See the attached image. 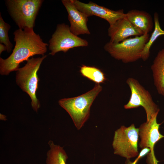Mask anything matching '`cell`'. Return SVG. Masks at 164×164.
I'll return each instance as SVG.
<instances>
[{
	"mask_svg": "<svg viewBox=\"0 0 164 164\" xmlns=\"http://www.w3.org/2000/svg\"><path fill=\"white\" fill-rule=\"evenodd\" d=\"M77 9L87 17L93 15L99 17L107 21L110 26L117 20L126 17L123 9L114 11L99 5L92 2L84 3L77 0H73Z\"/></svg>",
	"mask_w": 164,
	"mask_h": 164,
	"instance_id": "10",
	"label": "cell"
},
{
	"mask_svg": "<svg viewBox=\"0 0 164 164\" xmlns=\"http://www.w3.org/2000/svg\"><path fill=\"white\" fill-rule=\"evenodd\" d=\"M48 144L50 149L46 153V164H66L68 157L63 148L52 140Z\"/></svg>",
	"mask_w": 164,
	"mask_h": 164,
	"instance_id": "15",
	"label": "cell"
},
{
	"mask_svg": "<svg viewBox=\"0 0 164 164\" xmlns=\"http://www.w3.org/2000/svg\"><path fill=\"white\" fill-rule=\"evenodd\" d=\"M150 151V149L149 148H145L142 149L138 156V157L136 159L135 161L134 162H131V163L129 162V163H128L127 164H136V162H138L139 159L149 153Z\"/></svg>",
	"mask_w": 164,
	"mask_h": 164,
	"instance_id": "19",
	"label": "cell"
},
{
	"mask_svg": "<svg viewBox=\"0 0 164 164\" xmlns=\"http://www.w3.org/2000/svg\"><path fill=\"white\" fill-rule=\"evenodd\" d=\"M154 22L153 32L145 45L141 54V59L144 61L147 60L149 57L150 48L154 42L160 36L164 35V30L161 27L159 15L156 12L154 14Z\"/></svg>",
	"mask_w": 164,
	"mask_h": 164,
	"instance_id": "16",
	"label": "cell"
},
{
	"mask_svg": "<svg viewBox=\"0 0 164 164\" xmlns=\"http://www.w3.org/2000/svg\"><path fill=\"white\" fill-rule=\"evenodd\" d=\"M150 37L149 34L128 38L117 43L110 41L104 48L112 57L125 63L135 62L141 59L142 53Z\"/></svg>",
	"mask_w": 164,
	"mask_h": 164,
	"instance_id": "4",
	"label": "cell"
},
{
	"mask_svg": "<svg viewBox=\"0 0 164 164\" xmlns=\"http://www.w3.org/2000/svg\"><path fill=\"white\" fill-rule=\"evenodd\" d=\"M108 34L110 39L109 41L115 43L121 42L130 36L143 35L126 17L118 20L113 24L109 26Z\"/></svg>",
	"mask_w": 164,
	"mask_h": 164,
	"instance_id": "12",
	"label": "cell"
},
{
	"mask_svg": "<svg viewBox=\"0 0 164 164\" xmlns=\"http://www.w3.org/2000/svg\"><path fill=\"white\" fill-rule=\"evenodd\" d=\"M10 26L6 23L3 19L0 14V43H3L7 48V50L9 53L12 50L13 45L10 42L8 32Z\"/></svg>",
	"mask_w": 164,
	"mask_h": 164,
	"instance_id": "18",
	"label": "cell"
},
{
	"mask_svg": "<svg viewBox=\"0 0 164 164\" xmlns=\"http://www.w3.org/2000/svg\"><path fill=\"white\" fill-rule=\"evenodd\" d=\"M41 0H8L7 6L11 17L19 29H33Z\"/></svg>",
	"mask_w": 164,
	"mask_h": 164,
	"instance_id": "5",
	"label": "cell"
},
{
	"mask_svg": "<svg viewBox=\"0 0 164 164\" xmlns=\"http://www.w3.org/2000/svg\"><path fill=\"white\" fill-rule=\"evenodd\" d=\"M47 55L41 57H32L27 61L25 65L16 71V82L22 90L30 97L31 105L33 110L37 112L40 104L36 96L39 79L37 72L43 60Z\"/></svg>",
	"mask_w": 164,
	"mask_h": 164,
	"instance_id": "3",
	"label": "cell"
},
{
	"mask_svg": "<svg viewBox=\"0 0 164 164\" xmlns=\"http://www.w3.org/2000/svg\"><path fill=\"white\" fill-rule=\"evenodd\" d=\"M126 82L130 89L131 95L128 102L124 105V108L130 109L142 107L146 114V121H150L154 116L158 115L159 109L149 91L134 78H128Z\"/></svg>",
	"mask_w": 164,
	"mask_h": 164,
	"instance_id": "7",
	"label": "cell"
},
{
	"mask_svg": "<svg viewBox=\"0 0 164 164\" xmlns=\"http://www.w3.org/2000/svg\"><path fill=\"white\" fill-rule=\"evenodd\" d=\"M5 50H7L6 46L0 43V54H1L3 51Z\"/></svg>",
	"mask_w": 164,
	"mask_h": 164,
	"instance_id": "20",
	"label": "cell"
},
{
	"mask_svg": "<svg viewBox=\"0 0 164 164\" xmlns=\"http://www.w3.org/2000/svg\"><path fill=\"white\" fill-rule=\"evenodd\" d=\"M151 69L157 91L164 97V48L158 53Z\"/></svg>",
	"mask_w": 164,
	"mask_h": 164,
	"instance_id": "14",
	"label": "cell"
},
{
	"mask_svg": "<svg viewBox=\"0 0 164 164\" xmlns=\"http://www.w3.org/2000/svg\"><path fill=\"white\" fill-rule=\"evenodd\" d=\"M157 115L154 116L150 121L142 124L138 128L141 139L139 144L140 148L150 149V152L148 153L147 156L149 164H158V161L154 154V146L158 141L164 137L159 131L160 124L157 123Z\"/></svg>",
	"mask_w": 164,
	"mask_h": 164,
	"instance_id": "9",
	"label": "cell"
},
{
	"mask_svg": "<svg viewBox=\"0 0 164 164\" xmlns=\"http://www.w3.org/2000/svg\"><path fill=\"white\" fill-rule=\"evenodd\" d=\"M0 119L2 120L5 121L6 120V117L4 115L0 114Z\"/></svg>",
	"mask_w": 164,
	"mask_h": 164,
	"instance_id": "21",
	"label": "cell"
},
{
	"mask_svg": "<svg viewBox=\"0 0 164 164\" xmlns=\"http://www.w3.org/2000/svg\"><path fill=\"white\" fill-rule=\"evenodd\" d=\"M61 2L68 12L70 28L72 33L77 36L80 34H90L87 25L88 17L77 9L73 0H62Z\"/></svg>",
	"mask_w": 164,
	"mask_h": 164,
	"instance_id": "11",
	"label": "cell"
},
{
	"mask_svg": "<svg viewBox=\"0 0 164 164\" xmlns=\"http://www.w3.org/2000/svg\"><path fill=\"white\" fill-rule=\"evenodd\" d=\"M126 14V18L129 22L143 34H149L152 31L154 22L151 15L147 12L133 9Z\"/></svg>",
	"mask_w": 164,
	"mask_h": 164,
	"instance_id": "13",
	"label": "cell"
},
{
	"mask_svg": "<svg viewBox=\"0 0 164 164\" xmlns=\"http://www.w3.org/2000/svg\"><path fill=\"white\" fill-rule=\"evenodd\" d=\"M139 129L134 124L127 127L121 126L114 132L112 145L114 154L129 159L138 154Z\"/></svg>",
	"mask_w": 164,
	"mask_h": 164,
	"instance_id": "6",
	"label": "cell"
},
{
	"mask_svg": "<svg viewBox=\"0 0 164 164\" xmlns=\"http://www.w3.org/2000/svg\"><path fill=\"white\" fill-rule=\"evenodd\" d=\"M13 34L15 45L12 53L6 59L0 58L1 75H7L11 72L17 71L21 63L35 55L44 56L47 51L48 44L43 41L33 29H19Z\"/></svg>",
	"mask_w": 164,
	"mask_h": 164,
	"instance_id": "1",
	"label": "cell"
},
{
	"mask_svg": "<svg viewBox=\"0 0 164 164\" xmlns=\"http://www.w3.org/2000/svg\"><path fill=\"white\" fill-rule=\"evenodd\" d=\"M102 90L100 84L78 96L60 100V105L68 113L77 130H80L89 119L91 107L98 94Z\"/></svg>",
	"mask_w": 164,
	"mask_h": 164,
	"instance_id": "2",
	"label": "cell"
},
{
	"mask_svg": "<svg viewBox=\"0 0 164 164\" xmlns=\"http://www.w3.org/2000/svg\"><path fill=\"white\" fill-rule=\"evenodd\" d=\"M80 72L83 77L96 84L104 83L106 80L104 73L96 67L82 65L80 67Z\"/></svg>",
	"mask_w": 164,
	"mask_h": 164,
	"instance_id": "17",
	"label": "cell"
},
{
	"mask_svg": "<svg viewBox=\"0 0 164 164\" xmlns=\"http://www.w3.org/2000/svg\"><path fill=\"white\" fill-rule=\"evenodd\" d=\"M49 43L50 54L53 56L59 52L66 53L72 48L88 45L87 40L73 34L70 26L64 23L57 25Z\"/></svg>",
	"mask_w": 164,
	"mask_h": 164,
	"instance_id": "8",
	"label": "cell"
}]
</instances>
